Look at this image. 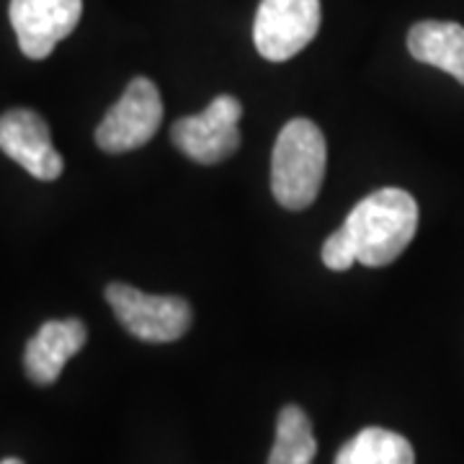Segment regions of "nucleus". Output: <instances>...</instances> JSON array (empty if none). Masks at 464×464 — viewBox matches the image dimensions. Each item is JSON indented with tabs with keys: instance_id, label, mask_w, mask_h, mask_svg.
<instances>
[{
	"instance_id": "1",
	"label": "nucleus",
	"mask_w": 464,
	"mask_h": 464,
	"mask_svg": "<svg viewBox=\"0 0 464 464\" xmlns=\"http://www.w3.org/2000/svg\"><path fill=\"white\" fill-rule=\"evenodd\" d=\"M343 230L359 264H392L415 237L418 204L402 188H380L348 212Z\"/></svg>"
},
{
	"instance_id": "2",
	"label": "nucleus",
	"mask_w": 464,
	"mask_h": 464,
	"mask_svg": "<svg viewBox=\"0 0 464 464\" xmlns=\"http://www.w3.org/2000/svg\"><path fill=\"white\" fill-rule=\"evenodd\" d=\"M328 148L320 127L310 119H292L276 137L271 158V191L284 209L302 212L320 194Z\"/></svg>"
},
{
	"instance_id": "3",
	"label": "nucleus",
	"mask_w": 464,
	"mask_h": 464,
	"mask_svg": "<svg viewBox=\"0 0 464 464\" xmlns=\"http://www.w3.org/2000/svg\"><path fill=\"white\" fill-rule=\"evenodd\" d=\"M106 302L121 328L145 343H170L191 328V304L176 295H145L130 284H109Z\"/></svg>"
},
{
	"instance_id": "4",
	"label": "nucleus",
	"mask_w": 464,
	"mask_h": 464,
	"mask_svg": "<svg viewBox=\"0 0 464 464\" xmlns=\"http://www.w3.org/2000/svg\"><path fill=\"white\" fill-rule=\"evenodd\" d=\"M163 121V99L158 85L150 78H134L124 88L121 99L106 111L96 130V145L103 152H132L148 145L160 130Z\"/></svg>"
},
{
	"instance_id": "5",
	"label": "nucleus",
	"mask_w": 464,
	"mask_h": 464,
	"mask_svg": "<svg viewBox=\"0 0 464 464\" xmlns=\"http://www.w3.org/2000/svg\"><path fill=\"white\" fill-rule=\"evenodd\" d=\"M243 106L235 96H217L201 114L183 116L170 127V140L186 158L201 166H215L240 148Z\"/></svg>"
},
{
	"instance_id": "6",
	"label": "nucleus",
	"mask_w": 464,
	"mask_h": 464,
	"mask_svg": "<svg viewBox=\"0 0 464 464\" xmlns=\"http://www.w3.org/2000/svg\"><path fill=\"white\" fill-rule=\"evenodd\" d=\"M320 29V0H261L253 42L271 63L292 60L304 50Z\"/></svg>"
},
{
	"instance_id": "7",
	"label": "nucleus",
	"mask_w": 464,
	"mask_h": 464,
	"mask_svg": "<svg viewBox=\"0 0 464 464\" xmlns=\"http://www.w3.org/2000/svg\"><path fill=\"white\" fill-rule=\"evenodd\" d=\"M8 16L21 52L29 60H44L57 42L75 32L83 0H11Z\"/></svg>"
},
{
	"instance_id": "8",
	"label": "nucleus",
	"mask_w": 464,
	"mask_h": 464,
	"mask_svg": "<svg viewBox=\"0 0 464 464\" xmlns=\"http://www.w3.org/2000/svg\"><path fill=\"white\" fill-rule=\"evenodd\" d=\"M0 150L39 181L60 179L65 168L47 121L32 109H11L0 116Z\"/></svg>"
},
{
	"instance_id": "9",
	"label": "nucleus",
	"mask_w": 464,
	"mask_h": 464,
	"mask_svg": "<svg viewBox=\"0 0 464 464\" xmlns=\"http://www.w3.org/2000/svg\"><path fill=\"white\" fill-rule=\"evenodd\" d=\"M85 341L88 331L78 317L44 323L24 348L26 377L39 387L54 384L67 362L85 346Z\"/></svg>"
},
{
	"instance_id": "10",
	"label": "nucleus",
	"mask_w": 464,
	"mask_h": 464,
	"mask_svg": "<svg viewBox=\"0 0 464 464\" xmlns=\"http://www.w3.org/2000/svg\"><path fill=\"white\" fill-rule=\"evenodd\" d=\"M408 50L418 63L439 67L464 85V26L454 21H420L408 34Z\"/></svg>"
},
{
	"instance_id": "11",
	"label": "nucleus",
	"mask_w": 464,
	"mask_h": 464,
	"mask_svg": "<svg viewBox=\"0 0 464 464\" xmlns=\"http://www.w3.org/2000/svg\"><path fill=\"white\" fill-rule=\"evenodd\" d=\"M335 464H415V451L405 436L372 426L341 447Z\"/></svg>"
},
{
	"instance_id": "12",
	"label": "nucleus",
	"mask_w": 464,
	"mask_h": 464,
	"mask_svg": "<svg viewBox=\"0 0 464 464\" xmlns=\"http://www.w3.org/2000/svg\"><path fill=\"white\" fill-rule=\"evenodd\" d=\"M317 441L307 413L297 405H286L276 420V439L268 454V464H313Z\"/></svg>"
},
{
	"instance_id": "13",
	"label": "nucleus",
	"mask_w": 464,
	"mask_h": 464,
	"mask_svg": "<svg viewBox=\"0 0 464 464\" xmlns=\"http://www.w3.org/2000/svg\"><path fill=\"white\" fill-rule=\"evenodd\" d=\"M323 264L333 268V271H346V268L356 264V250L351 246L343 227L328 235V240L323 246Z\"/></svg>"
},
{
	"instance_id": "14",
	"label": "nucleus",
	"mask_w": 464,
	"mask_h": 464,
	"mask_svg": "<svg viewBox=\"0 0 464 464\" xmlns=\"http://www.w3.org/2000/svg\"><path fill=\"white\" fill-rule=\"evenodd\" d=\"M0 464H24L21 459H16V457H8V459H3Z\"/></svg>"
}]
</instances>
